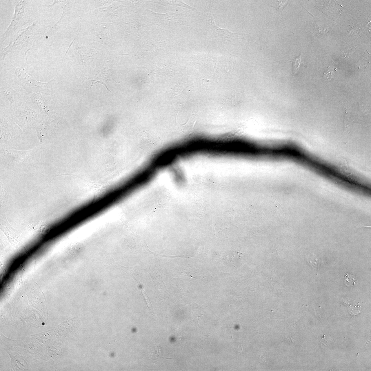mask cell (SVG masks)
Wrapping results in <instances>:
<instances>
[{
    "label": "cell",
    "mask_w": 371,
    "mask_h": 371,
    "mask_svg": "<svg viewBox=\"0 0 371 371\" xmlns=\"http://www.w3.org/2000/svg\"><path fill=\"white\" fill-rule=\"evenodd\" d=\"M344 281L345 285L349 287L354 286L357 283V280L355 276L352 274L346 273L344 276Z\"/></svg>",
    "instance_id": "3"
},
{
    "label": "cell",
    "mask_w": 371,
    "mask_h": 371,
    "mask_svg": "<svg viewBox=\"0 0 371 371\" xmlns=\"http://www.w3.org/2000/svg\"><path fill=\"white\" fill-rule=\"evenodd\" d=\"M333 74V69L329 67L328 71L324 73L323 77L326 80L330 81L332 78Z\"/></svg>",
    "instance_id": "7"
},
{
    "label": "cell",
    "mask_w": 371,
    "mask_h": 371,
    "mask_svg": "<svg viewBox=\"0 0 371 371\" xmlns=\"http://www.w3.org/2000/svg\"><path fill=\"white\" fill-rule=\"evenodd\" d=\"M208 24L209 26L213 31H215L220 36L225 37L228 38H234L237 36L236 33L230 32L228 30L222 29L215 25L214 19L212 17L208 16Z\"/></svg>",
    "instance_id": "1"
},
{
    "label": "cell",
    "mask_w": 371,
    "mask_h": 371,
    "mask_svg": "<svg viewBox=\"0 0 371 371\" xmlns=\"http://www.w3.org/2000/svg\"><path fill=\"white\" fill-rule=\"evenodd\" d=\"M170 4H171L170 5L172 4V5L175 6L183 7L191 9H193L192 7L189 6L188 5L185 4L184 3L181 1H170Z\"/></svg>",
    "instance_id": "6"
},
{
    "label": "cell",
    "mask_w": 371,
    "mask_h": 371,
    "mask_svg": "<svg viewBox=\"0 0 371 371\" xmlns=\"http://www.w3.org/2000/svg\"><path fill=\"white\" fill-rule=\"evenodd\" d=\"M149 355L150 359L157 361L162 357V348L159 343L154 342L149 348Z\"/></svg>",
    "instance_id": "2"
},
{
    "label": "cell",
    "mask_w": 371,
    "mask_h": 371,
    "mask_svg": "<svg viewBox=\"0 0 371 371\" xmlns=\"http://www.w3.org/2000/svg\"><path fill=\"white\" fill-rule=\"evenodd\" d=\"M301 55L297 58L292 61L293 70L294 73H296L299 70L301 62Z\"/></svg>",
    "instance_id": "5"
},
{
    "label": "cell",
    "mask_w": 371,
    "mask_h": 371,
    "mask_svg": "<svg viewBox=\"0 0 371 371\" xmlns=\"http://www.w3.org/2000/svg\"><path fill=\"white\" fill-rule=\"evenodd\" d=\"M307 259L308 262L313 268L318 269L319 266L318 263L317 261V259H315V257H313L312 258V259L307 258Z\"/></svg>",
    "instance_id": "8"
},
{
    "label": "cell",
    "mask_w": 371,
    "mask_h": 371,
    "mask_svg": "<svg viewBox=\"0 0 371 371\" xmlns=\"http://www.w3.org/2000/svg\"><path fill=\"white\" fill-rule=\"evenodd\" d=\"M288 1H276L274 2V7L278 12H281L287 5Z\"/></svg>",
    "instance_id": "4"
},
{
    "label": "cell",
    "mask_w": 371,
    "mask_h": 371,
    "mask_svg": "<svg viewBox=\"0 0 371 371\" xmlns=\"http://www.w3.org/2000/svg\"><path fill=\"white\" fill-rule=\"evenodd\" d=\"M142 294H143L145 300V301L146 302V303L147 304L148 307V308H149L150 310L151 311L152 314H153V313H154V312L153 308L152 306L151 302H150V301L149 299L148 298L147 295L146 294V293L143 290H142Z\"/></svg>",
    "instance_id": "9"
}]
</instances>
